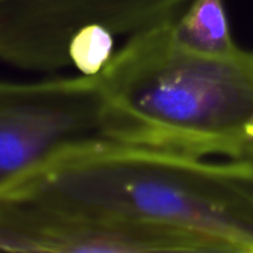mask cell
<instances>
[{
    "label": "cell",
    "mask_w": 253,
    "mask_h": 253,
    "mask_svg": "<svg viewBox=\"0 0 253 253\" xmlns=\"http://www.w3.org/2000/svg\"><path fill=\"white\" fill-rule=\"evenodd\" d=\"M0 202L172 227L253 253V162L208 160L102 136L0 184Z\"/></svg>",
    "instance_id": "obj_1"
},
{
    "label": "cell",
    "mask_w": 253,
    "mask_h": 253,
    "mask_svg": "<svg viewBox=\"0 0 253 253\" xmlns=\"http://www.w3.org/2000/svg\"><path fill=\"white\" fill-rule=\"evenodd\" d=\"M99 79L102 138L253 162V50L196 52L170 21L129 36Z\"/></svg>",
    "instance_id": "obj_2"
},
{
    "label": "cell",
    "mask_w": 253,
    "mask_h": 253,
    "mask_svg": "<svg viewBox=\"0 0 253 253\" xmlns=\"http://www.w3.org/2000/svg\"><path fill=\"white\" fill-rule=\"evenodd\" d=\"M191 0H0V58L7 65L52 73L71 65L68 43L86 24L132 36L175 21Z\"/></svg>",
    "instance_id": "obj_3"
},
{
    "label": "cell",
    "mask_w": 253,
    "mask_h": 253,
    "mask_svg": "<svg viewBox=\"0 0 253 253\" xmlns=\"http://www.w3.org/2000/svg\"><path fill=\"white\" fill-rule=\"evenodd\" d=\"M99 74L0 83V184L55 150L101 136Z\"/></svg>",
    "instance_id": "obj_4"
},
{
    "label": "cell",
    "mask_w": 253,
    "mask_h": 253,
    "mask_svg": "<svg viewBox=\"0 0 253 253\" xmlns=\"http://www.w3.org/2000/svg\"><path fill=\"white\" fill-rule=\"evenodd\" d=\"M6 252H222L211 239L172 227L0 202Z\"/></svg>",
    "instance_id": "obj_5"
},
{
    "label": "cell",
    "mask_w": 253,
    "mask_h": 253,
    "mask_svg": "<svg viewBox=\"0 0 253 253\" xmlns=\"http://www.w3.org/2000/svg\"><path fill=\"white\" fill-rule=\"evenodd\" d=\"M178 39L190 49L206 55H227L234 42L224 0H191L173 21Z\"/></svg>",
    "instance_id": "obj_6"
},
{
    "label": "cell",
    "mask_w": 253,
    "mask_h": 253,
    "mask_svg": "<svg viewBox=\"0 0 253 253\" xmlns=\"http://www.w3.org/2000/svg\"><path fill=\"white\" fill-rule=\"evenodd\" d=\"M114 34L102 24H86L68 43L71 65L86 76L99 74L114 56Z\"/></svg>",
    "instance_id": "obj_7"
}]
</instances>
